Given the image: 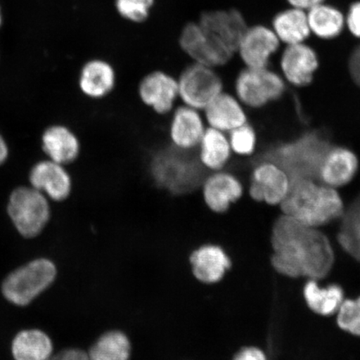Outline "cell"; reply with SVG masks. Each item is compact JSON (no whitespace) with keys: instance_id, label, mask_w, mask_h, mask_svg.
I'll return each instance as SVG.
<instances>
[{"instance_id":"7","label":"cell","mask_w":360,"mask_h":360,"mask_svg":"<svg viewBox=\"0 0 360 360\" xmlns=\"http://www.w3.org/2000/svg\"><path fill=\"white\" fill-rule=\"evenodd\" d=\"M177 79L179 101L201 111L224 91L223 80L214 68L196 63L187 66Z\"/></svg>"},{"instance_id":"27","label":"cell","mask_w":360,"mask_h":360,"mask_svg":"<svg viewBox=\"0 0 360 360\" xmlns=\"http://www.w3.org/2000/svg\"><path fill=\"white\" fill-rule=\"evenodd\" d=\"M307 16L310 32L319 38H335L344 29L345 20L343 13L323 3L310 8Z\"/></svg>"},{"instance_id":"20","label":"cell","mask_w":360,"mask_h":360,"mask_svg":"<svg viewBox=\"0 0 360 360\" xmlns=\"http://www.w3.org/2000/svg\"><path fill=\"white\" fill-rule=\"evenodd\" d=\"M359 159L349 148L332 146L323 160L319 180L332 188L352 181L359 170Z\"/></svg>"},{"instance_id":"4","label":"cell","mask_w":360,"mask_h":360,"mask_svg":"<svg viewBox=\"0 0 360 360\" xmlns=\"http://www.w3.org/2000/svg\"><path fill=\"white\" fill-rule=\"evenodd\" d=\"M281 205L283 214L314 228L341 218L345 211L343 200L335 188L314 180L291 184Z\"/></svg>"},{"instance_id":"11","label":"cell","mask_w":360,"mask_h":360,"mask_svg":"<svg viewBox=\"0 0 360 360\" xmlns=\"http://www.w3.org/2000/svg\"><path fill=\"white\" fill-rule=\"evenodd\" d=\"M169 115V145L180 150L195 152L208 127L202 112L181 103Z\"/></svg>"},{"instance_id":"21","label":"cell","mask_w":360,"mask_h":360,"mask_svg":"<svg viewBox=\"0 0 360 360\" xmlns=\"http://www.w3.org/2000/svg\"><path fill=\"white\" fill-rule=\"evenodd\" d=\"M202 112L208 127L224 133H229L247 123V117L240 102L224 91Z\"/></svg>"},{"instance_id":"25","label":"cell","mask_w":360,"mask_h":360,"mask_svg":"<svg viewBox=\"0 0 360 360\" xmlns=\"http://www.w3.org/2000/svg\"><path fill=\"white\" fill-rule=\"evenodd\" d=\"M273 30L280 41L288 45L304 43L310 34L307 13L292 8L274 18Z\"/></svg>"},{"instance_id":"34","label":"cell","mask_w":360,"mask_h":360,"mask_svg":"<svg viewBox=\"0 0 360 360\" xmlns=\"http://www.w3.org/2000/svg\"><path fill=\"white\" fill-rule=\"evenodd\" d=\"M348 66L351 79L360 88V44L351 53Z\"/></svg>"},{"instance_id":"18","label":"cell","mask_w":360,"mask_h":360,"mask_svg":"<svg viewBox=\"0 0 360 360\" xmlns=\"http://www.w3.org/2000/svg\"><path fill=\"white\" fill-rule=\"evenodd\" d=\"M319 67L317 53L304 43L288 45L281 58V69L285 78L298 87L312 82Z\"/></svg>"},{"instance_id":"10","label":"cell","mask_w":360,"mask_h":360,"mask_svg":"<svg viewBox=\"0 0 360 360\" xmlns=\"http://www.w3.org/2000/svg\"><path fill=\"white\" fill-rule=\"evenodd\" d=\"M137 94L143 105L155 114L169 115L179 101L178 79L167 72L152 71L139 81Z\"/></svg>"},{"instance_id":"35","label":"cell","mask_w":360,"mask_h":360,"mask_svg":"<svg viewBox=\"0 0 360 360\" xmlns=\"http://www.w3.org/2000/svg\"><path fill=\"white\" fill-rule=\"evenodd\" d=\"M49 360H90L88 353L79 349H67L53 354Z\"/></svg>"},{"instance_id":"8","label":"cell","mask_w":360,"mask_h":360,"mask_svg":"<svg viewBox=\"0 0 360 360\" xmlns=\"http://www.w3.org/2000/svg\"><path fill=\"white\" fill-rule=\"evenodd\" d=\"M236 90L238 98L246 105L261 108L280 100L285 92V84L280 75L268 68H247L238 74Z\"/></svg>"},{"instance_id":"5","label":"cell","mask_w":360,"mask_h":360,"mask_svg":"<svg viewBox=\"0 0 360 360\" xmlns=\"http://www.w3.org/2000/svg\"><path fill=\"white\" fill-rule=\"evenodd\" d=\"M56 276L57 268L51 259H32L8 274L2 283V295L8 302L25 307L47 290Z\"/></svg>"},{"instance_id":"38","label":"cell","mask_w":360,"mask_h":360,"mask_svg":"<svg viewBox=\"0 0 360 360\" xmlns=\"http://www.w3.org/2000/svg\"><path fill=\"white\" fill-rule=\"evenodd\" d=\"M8 155V146L6 141H4L2 135L0 134V165H3L6 161Z\"/></svg>"},{"instance_id":"28","label":"cell","mask_w":360,"mask_h":360,"mask_svg":"<svg viewBox=\"0 0 360 360\" xmlns=\"http://www.w3.org/2000/svg\"><path fill=\"white\" fill-rule=\"evenodd\" d=\"M340 219L338 241L345 252L360 262V193Z\"/></svg>"},{"instance_id":"32","label":"cell","mask_w":360,"mask_h":360,"mask_svg":"<svg viewBox=\"0 0 360 360\" xmlns=\"http://www.w3.org/2000/svg\"><path fill=\"white\" fill-rule=\"evenodd\" d=\"M155 0H116L115 6L120 15L124 19L141 22L148 19Z\"/></svg>"},{"instance_id":"24","label":"cell","mask_w":360,"mask_h":360,"mask_svg":"<svg viewBox=\"0 0 360 360\" xmlns=\"http://www.w3.org/2000/svg\"><path fill=\"white\" fill-rule=\"evenodd\" d=\"M13 360H49L53 354L51 337L39 328H26L13 337L11 344Z\"/></svg>"},{"instance_id":"39","label":"cell","mask_w":360,"mask_h":360,"mask_svg":"<svg viewBox=\"0 0 360 360\" xmlns=\"http://www.w3.org/2000/svg\"><path fill=\"white\" fill-rule=\"evenodd\" d=\"M2 22V17H1V12H0V26H1Z\"/></svg>"},{"instance_id":"22","label":"cell","mask_w":360,"mask_h":360,"mask_svg":"<svg viewBox=\"0 0 360 360\" xmlns=\"http://www.w3.org/2000/svg\"><path fill=\"white\" fill-rule=\"evenodd\" d=\"M193 273L198 281L214 283L222 280L231 261L221 247L207 245L193 251L191 256Z\"/></svg>"},{"instance_id":"12","label":"cell","mask_w":360,"mask_h":360,"mask_svg":"<svg viewBox=\"0 0 360 360\" xmlns=\"http://www.w3.org/2000/svg\"><path fill=\"white\" fill-rule=\"evenodd\" d=\"M199 191L212 212L224 214L240 199L244 188L236 175L223 169L207 174Z\"/></svg>"},{"instance_id":"26","label":"cell","mask_w":360,"mask_h":360,"mask_svg":"<svg viewBox=\"0 0 360 360\" xmlns=\"http://www.w3.org/2000/svg\"><path fill=\"white\" fill-rule=\"evenodd\" d=\"M304 296L312 311L325 316L337 313L344 301V291L340 285L321 288L314 280H309L306 283Z\"/></svg>"},{"instance_id":"9","label":"cell","mask_w":360,"mask_h":360,"mask_svg":"<svg viewBox=\"0 0 360 360\" xmlns=\"http://www.w3.org/2000/svg\"><path fill=\"white\" fill-rule=\"evenodd\" d=\"M197 22L211 42L233 56L248 29L245 17L236 8L202 13Z\"/></svg>"},{"instance_id":"23","label":"cell","mask_w":360,"mask_h":360,"mask_svg":"<svg viewBox=\"0 0 360 360\" xmlns=\"http://www.w3.org/2000/svg\"><path fill=\"white\" fill-rule=\"evenodd\" d=\"M195 154L207 172L223 170L232 154L227 135L219 130L207 127Z\"/></svg>"},{"instance_id":"1","label":"cell","mask_w":360,"mask_h":360,"mask_svg":"<svg viewBox=\"0 0 360 360\" xmlns=\"http://www.w3.org/2000/svg\"><path fill=\"white\" fill-rule=\"evenodd\" d=\"M271 243L273 266L283 276L321 280L334 265L335 253L327 236L290 216L283 214L274 222Z\"/></svg>"},{"instance_id":"37","label":"cell","mask_w":360,"mask_h":360,"mask_svg":"<svg viewBox=\"0 0 360 360\" xmlns=\"http://www.w3.org/2000/svg\"><path fill=\"white\" fill-rule=\"evenodd\" d=\"M292 8L300 10L309 11L310 8L318 6L323 2V0H288Z\"/></svg>"},{"instance_id":"14","label":"cell","mask_w":360,"mask_h":360,"mask_svg":"<svg viewBox=\"0 0 360 360\" xmlns=\"http://www.w3.org/2000/svg\"><path fill=\"white\" fill-rule=\"evenodd\" d=\"M31 186L56 202L69 199L73 180L66 166L46 160L36 164L30 174Z\"/></svg>"},{"instance_id":"2","label":"cell","mask_w":360,"mask_h":360,"mask_svg":"<svg viewBox=\"0 0 360 360\" xmlns=\"http://www.w3.org/2000/svg\"><path fill=\"white\" fill-rule=\"evenodd\" d=\"M332 146L326 132L310 130L292 141L265 148L251 163L253 166L262 162L276 165L287 174L290 184L301 180L318 181L323 160Z\"/></svg>"},{"instance_id":"36","label":"cell","mask_w":360,"mask_h":360,"mask_svg":"<svg viewBox=\"0 0 360 360\" xmlns=\"http://www.w3.org/2000/svg\"><path fill=\"white\" fill-rule=\"evenodd\" d=\"M233 360H267L262 350L255 347H247L238 352Z\"/></svg>"},{"instance_id":"30","label":"cell","mask_w":360,"mask_h":360,"mask_svg":"<svg viewBox=\"0 0 360 360\" xmlns=\"http://www.w3.org/2000/svg\"><path fill=\"white\" fill-rule=\"evenodd\" d=\"M337 314V323L342 330L360 336V297L344 300Z\"/></svg>"},{"instance_id":"33","label":"cell","mask_w":360,"mask_h":360,"mask_svg":"<svg viewBox=\"0 0 360 360\" xmlns=\"http://www.w3.org/2000/svg\"><path fill=\"white\" fill-rule=\"evenodd\" d=\"M346 24L351 34L360 39V1L351 6L346 18Z\"/></svg>"},{"instance_id":"6","label":"cell","mask_w":360,"mask_h":360,"mask_svg":"<svg viewBox=\"0 0 360 360\" xmlns=\"http://www.w3.org/2000/svg\"><path fill=\"white\" fill-rule=\"evenodd\" d=\"M13 226L25 238L37 237L51 219L49 199L32 186H22L11 193L7 206Z\"/></svg>"},{"instance_id":"15","label":"cell","mask_w":360,"mask_h":360,"mask_svg":"<svg viewBox=\"0 0 360 360\" xmlns=\"http://www.w3.org/2000/svg\"><path fill=\"white\" fill-rule=\"evenodd\" d=\"M182 51L193 63L214 68L224 66L231 61L233 55L224 51L206 37L198 22H188L180 34Z\"/></svg>"},{"instance_id":"16","label":"cell","mask_w":360,"mask_h":360,"mask_svg":"<svg viewBox=\"0 0 360 360\" xmlns=\"http://www.w3.org/2000/svg\"><path fill=\"white\" fill-rule=\"evenodd\" d=\"M280 46V39L274 30L263 25L251 27L243 35L238 52L247 68H268L270 58Z\"/></svg>"},{"instance_id":"31","label":"cell","mask_w":360,"mask_h":360,"mask_svg":"<svg viewBox=\"0 0 360 360\" xmlns=\"http://www.w3.org/2000/svg\"><path fill=\"white\" fill-rule=\"evenodd\" d=\"M232 152L240 155H251L256 145V134L250 124L245 123L233 129L229 135Z\"/></svg>"},{"instance_id":"19","label":"cell","mask_w":360,"mask_h":360,"mask_svg":"<svg viewBox=\"0 0 360 360\" xmlns=\"http://www.w3.org/2000/svg\"><path fill=\"white\" fill-rule=\"evenodd\" d=\"M42 148L48 160L65 166L75 163L82 150L77 134L62 124L49 126L45 129Z\"/></svg>"},{"instance_id":"13","label":"cell","mask_w":360,"mask_h":360,"mask_svg":"<svg viewBox=\"0 0 360 360\" xmlns=\"http://www.w3.org/2000/svg\"><path fill=\"white\" fill-rule=\"evenodd\" d=\"M290 188L287 174L276 165L262 162L254 165L250 195L252 199L269 205L281 204Z\"/></svg>"},{"instance_id":"29","label":"cell","mask_w":360,"mask_h":360,"mask_svg":"<svg viewBox=\"0 0 360 360\" xmlns=\"http://www.w3.org/2000/svg\"><path fill=\"white\" fill-rule=\"evenodd\" d=\"M131 345L123 332L105 333L89 351L90 360H129Z\"/></svg>"},{"instance_id":"17","label":"cell","mask_w":360,"mask_h":360,"mask_svg":"<svg viewBox=\"0 0 360 360\" xmlns=\"http://www.w3.org/2000/svg\"><path fill=\"white\" fill-rule=\"evenodd\" d=\"M116 84L115 68L106 60L94 58L81 68L78 79L79 89L89 100H105L114 92Z\"/></svg>"},{"instance_id":"3","label":"cell","mask_w":360,"mask_h":360,"mask_svg":"<svg viewBox=\"0 0 360 360\" xmlns=\"http://www.w3.org/2000/svg\"><path fill=\"white\" fill-rule=\"evenodd\" d=\"M148 174L159 190L182 197L199 191L208 172L202 167L195 152L180 150L169 143L152 153Z\"/></svg>"}]
</instances>
